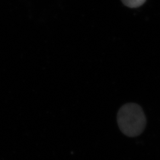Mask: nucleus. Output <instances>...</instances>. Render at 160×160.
<instances>
[{"mask_svg":"<svg viewBox=\"0 0 160 160\" xmlns=\"http://www.w3.org/2000/svg\"><path fill=\"white\" fill-rule=\"evenodd\" d=\"M117 122L121 132L129 137L139 135L147 123L142 109L135 103H127L122 106L118 113Z\"/></svg>","mask_w":160,"mask_h":160,"instance_id":"f257e3e1","label":"nucleus"},{"mask_svg":"<svg viewBox=\"0 0 160 160\" xmlns=\"http://www.w3.org/2000/svg\"><path fill=\"white\" fill-rule=\"evenodd\" d=\"M125 6L135 8L143 5L147 0H121Z\"/></svg>","mask_w":160,"mask_h":160,"instance_id":"f03ea898","label":"nucleus"}]
</instances>
